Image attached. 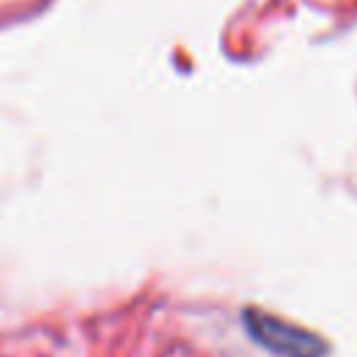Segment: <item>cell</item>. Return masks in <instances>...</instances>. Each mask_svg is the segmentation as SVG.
Listing matches in <instances>:
<instances>
[{"instance_id": "6da1fadb", "label": "cell", "mask_w": 357, "mask_h": 357, "mask_svg": "<svg viewBox=\"0 0 357 357\" xmlns=\"http://www.w3.org/2000/svg\"><path fill=\"white\" fill-rule=\"evenodd\" d=\"M245 321H248L251 335L265 349H271L282 357H324V351H326L324 340H318L312 332H307L296 324H284L268 312L248 310Z\"/></svg>"}]
</instances>
